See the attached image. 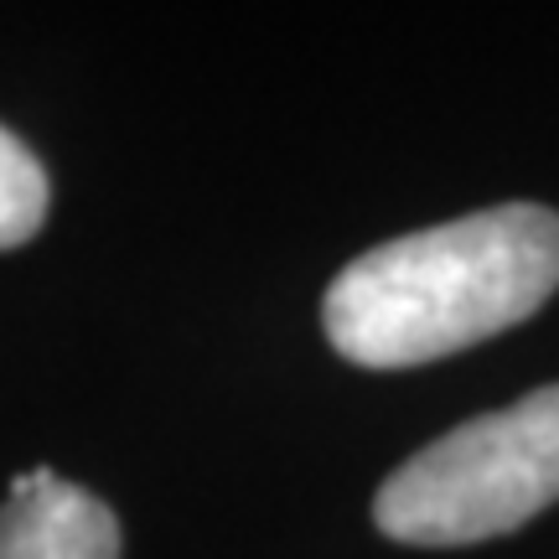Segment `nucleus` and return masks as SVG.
<instances>
[{
    "mask_svg": "<svg viewBox=\"0 0 559 559\" xmlns=\"http://www.w3.org/2000/svg\"><path fill=\"white\" fill-rule=\"evenodd\" d=\"M559 290V213L502 202L389 239L337 270L326 342L358 368H419L498 337Z\"/></svg>",
    "mask_w": 559,
    "mask_h": 559,
    "instance_id": "nucleus-1",
    "label": "nucleus"
},
{
    "mask_svg": "<svg viewBox=\"0 0 559 559\" xmlns=\"http://www.w3.org/2000/svg\"><path fill=\"white\" fill-rule=\"evenodd\" d=\"M0 559H120V519L58 472H21L0 502Z\"/></svg>",
    "mask_w": 559,
    "mask_h": 559,
    "instance_id": "nucleus-3",
    "label": "nucleus"
},
{
    "mask_svg": "<svg viewBox=\"0 0 559 559\" xmlns=\"http://www.w3.org/2000/svg\"><path fill=\"white\" fill-rule=\"evenodd\" d=\"M47 207H52L47 166L32 156V145L16 130L0 124V249H21L26 239H37Z\"/></svg>",
    "mask_w": 559,
    "mask_h": 559,
    "instance_id": "nucleus-4",
    "label": "nucleus"
},
{
    "mask_svg": "<svg viewBox=\"0 0 559 559\" xmlns=\"http://www.w3.org/2000/svg\"><path fill=\"white\" fill-rule=\"evenodd\" d=\"M559 502V383L477 415L404 461L373 498L394 544L451 549L513 534Z\"/></svg>",
    "mask_w": 559,
    "mask_h": 559,
    "instance_id": "nucleus-2",
    "label": "nucleus"
}]
</instances>
